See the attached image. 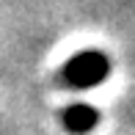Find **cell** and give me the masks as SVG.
<instances>
[{"instance_id": "cell-1", "label": "cell", "mask_w": 135, "mask_h": 135, "mask_svg": "<svg viewBox=\"0 0 135 135\" xmlns=\"http://www.w3.org/2000/svg\"><path fill=\"white\" fill-rule=\"evenodd\" d=\"M108 72H110L108 55H102L99 50H85L66 61V66L61 69V83L69 88H94L108 77Z\"/></svg>"}, {"instance_id": "cell-2", "label": "cell", "mask_w": 135, "mask_h": 135, "mask_svg": "<svg viewBox=\"0 0 135 135\" xmlns=\"http://www.w3.org/2000/svg\"><path fill=\"white\" fill-rule=\"evenodd\" d=\"M97 121H99V116H97V110L91 105H69L64 110V127L69 132L85 135L97 127Z\"/></svg>"}]
</instances>
